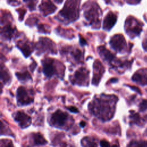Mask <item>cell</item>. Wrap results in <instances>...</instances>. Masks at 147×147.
Masks as SVG:
<instances>
[{"instance_id":"obj_10","label":"cell","mask_w":147,"mask_h":147,"mask_svg":"<svg viewBox=\"0 0 147 147\" xmlns=\"http://www.w3.org/2000/svg\"><path fill=\"white\" fill-rule=\"evenodd\" d=\"M97 9L95 6H92V8L90 9V10H87L86 12H85V16L89 20L92 19H95V16H98V11Z\"/></svg>"},{"instance_id":"obj_4","label":"cell","mask_w":147,"mask_h":147,"mask_svg":"<svg viewBox=\"0 0 147 147\" xmlns=\"http://www.w3.org/2000/svg\"><path fill=\"white\" fill-rule=\"evenodd\" d=\"M133 81L136 82L142 85L147 84V69H142L139 70L134 74L132 77Z\"/></svg>"},{"instance_id":"obj_24","label":"cell","mask_w":147,"mask_h":147,"mask_svg":"<svg viewBox=\"0 0 147 147\" xmlns=\"http://www.w3.org/2000/svg\"><path fill=\"white\" fill-rule=\"evenodd\" d=\"M80 126L82 127H84L86 125V122H84V121H81L80 123Z\"/></svg>"},{"instance_id":"obj_1","label":"cell","mask_w":147,"mask_h":147,"mask_svg":"<svg viewBox=\"0 0 147 147\" xmlns=\"http://www.w3.org/2000/svg\"><path fill=\"white\" fill-rule=\"evenodd\" d=\"M68 119V114L61 110H57L51 117L52 122L57 126H62Z\"/></svg>"},{"instance_id":"obj_13","label":"cell","mask_w":147,"mask_h":147,"mask_svg":"<svg viewBox=\"0 0 147 147\" xmlns=\"http://www.w3.org/2000/svg\"><path fill=\"white\" fill-rule=\"evenodd\" d=\"M100 52L102 53V54L103 55V56H104V57L106 60L111 61V60H113L114 56L109 51L105 49L104 48H102V47L100 48Z\"/></svg>"},{"instance_id":"obj_26","label":"cell","mask_w":147,"mask_h":147,"mask_svg":"<svg viewBox=\"0 0 147 147\" xmlns=\"http://www.w3.org/2000/svg\"><path fill=\"white\" fill-rule=\"evenodd\" d=\"M117 79H116V78H113V79H110V82H117Z\"/></svg>"},{"instance_id":"obj_3","label":"cell","mask_w":147,"mask_h":147,"mask_svg":"<svg viewBox=\"0 0 147 147\" xmlns=\"http://www.w3.org/2000/svg\"><path fill=\"white\" fill-rule=\"evenodd\" d=\"M17 96L18 102L21 105H27L33 101V99L28 96L26 91L22 87H20L18 88Z\"/></svg>"},{"instance_id":"obj_2","label":"cell","mask_w":147,"mask_h":147,"mask_svg":"<svg viewBox=\"0 0 147 147\" xmlns=\"http://www.w3.org/2000/svg\"><path fill=\"white\" fill-rule=\"evenodd\" d=\"M110 44L113 49L120 52L123 50L126 46L125 39L121 35H116L114 36L111 38Z\"/></svg>"},{"instance_id":"obj_17","label":"cell","mask_w":147,"mask_h":147,"mask_svg":"<svg viewBox=\"0 0 147 147\" xmlns=\"http://www.w3.org/2000/svg\"><path fill=\"white\" fill-rule=\"evenodd\" d=\"M75 77L77 80L82 81V80H84L85 79V74L83 70L82 71H77L75 75Z\"/></svg>"},{"instance_id":"obj_8","label":"cell","mask_w":147,"mask_h":147,"mask_svg":"<svg viewBox=\"0 0 147 147\" xmlns=\"http://www.w3.org/2000/svg\"><path fill=\"white\" fill-rule=\"evenodd\" d=\"M116 21L117 16L112 12H110L107 14V15L106 16L105 18L103 24L104 29L110 30L114 26Z\"/></svg>"},{"instance_id":"obj_28","label":"cell","mask_w":147,"mask_h":147,"mask_svg":"<svg viewBox=\"0 0 147 147\" xmlns=\"http://www.w3.org/2000/svg\"><path fill=\"white\" fill-rule=\"evenodd\" d=\"M146 133H147V130H146Z\"/></svg>"},{"instance_id":"obj_12","label":"cell","mask_w":147,"mask_h":147,"mask_svg":"<svg viewBox=\"0 0 147 147\" xmlns=\"http://www.w3.org/2000/svg\"><path fill=\"white\" fill-rule=\"evenodd\" d=\"M127 147H147V141H133L130 142Z\"/></svg>"},{"instance_id":"obj_21","label":"cell","mask_w":147,"mask_h":147,"mask_svg":"<svg viewBox=\"0 0 147 147\" xmlns=\"http://www.w3.org/2000/svg\"><path fill=\"white\" fill-rule=\"evenodd\" d=\"M68 109L71 111V112H72V113H78V109L76 107H74V106H70L69 107H68Z\"/></svg>"},{"instance_id":"obj_22","label":"cell","mask_w":147,"mask_h":147,"mask_svg":"<svg viewBox=\"0 0 147 147\" xmlns=\"http://www.w3.org/2000/svg\"><path fill=\"white\" fill-rule=\"evenodd\" d=\"M130 87V88H131L132 90H134V91H136V92H138V93H141V91H140V90L137 88V87H133V86H129Z\"/></svg>"},{"instance_id":"obj_20","label":"cell","mask_w":147,"mask_h":147,"mask_svg":"<svg viewBox=\"0 0 147 147\" xmlns=\"http://www.w3.org/2000/svg\"><path fill=\"white\" fill-rule=\"evenodd\" d=\"M100 147H110V144L109 143V142H107L106 140H102L100 142Z\"/></svg>"},{"instance_id":"obj_14","label":"cell","mask_w":147,"mask_h":147,"mask_svg":"<svg viewBox=\"0 0 147 147\" xmlns=\"http://www.w3.org/2000/svg\"><path fill=\"white\" fill-rule=\"evenodd\" d=\"M130 118L131 119V122L136 123L138 125H141V123H144V121L142 120L141 118V117L137 113H131V114L130 115Z\"/></svg>"},{"instance_id":"obj_23","label":"cell","mask_w":147,"mask_h":147,"mask_svg":"<svg viewBox=\"0 0 147 147\" xmlns=\"http://www.w3.org/2000/svg\"><path fill=\"white\" fill-rule=\"evenodd\" d=\"M80 44L82 45H85V44H86L87 43H86V41L84 40V38H82V37H80Z\"/></svg>"},{"instance_id":"obj_9","label":"cell","mask_w":147,"mask_h":147,"mask_svg":"<svg viewBox=\"0 0 147 147\" xmlns=\"http://www.w3.org/2000/svg\"><path fill=\"white\" fill-rule=\"evenodd\" d=\"M43 71L45 75L48 77L52 76L56 72L53 62L51 60H46L43 62Z\"/></svg>"},{"instance_id":"obj_18","label":"cell","mask_w":147,"mask_h":147,"mask_svg":"<svg viewBox=\"0 0 147 147\" xmlns=\"http://www.w3.org/2000/svg\"><path fill=\"white\" fill-rule=\"evenodd\" d=\"M147 110V99L143 100L140 105V110L141 111H144Z\"/></svg>"},{"instance_id":"obj_27","label":"cell","mask_w":147,"mask_h":147,"mask_svg":"<svg viewBox=\"0 0 147 147\" xmlns=\"http://www.w3.org/2000/svg\"><path fill=\"white\" fill-rule=\"evenodd\" d=\"M55 1H56L57 3H61L63 1V0H55Z\"/></svg>"},{"instance_id":"obj_7","label":"cell","mask_w":147,"mask_h":147,"mask_svg":"<svg viewBox=\"0 0 147 147\" xmlns=\"http://www.w3.org/2000/svg\"><path fill=\"white\" fill-rule=\"evenodd\" d=\"M40 10L45 13V14H48V13H52L55 11L56 7L49 0H42L41 5L40 6Z\"/></svg>"},{"instance_id":"obj_16","label":"cell","mask_w":147,"mask_h":147,"mask_svg":"<svg viewBox=\"0 0 147 147\" xmlns=\"http://www.w3.org/2000/svg\"><path fill=\"white\" fill-rule=\"evenodd\" d=\"M16 75L18 79L21 81H25L30 79V75L27 72H25L24 73H17Z\"/></svg>"},{"instance_id":"obj_19","label":"cell","mask_w":147,"mask_h":147,"mask_svg":"<svg viewBox=\"0 0 147 147\" xmlns=\"http://www.w3.org/2000/svg\"><path fill=\"white\" fill-rule=\"evenodd\" d=\"M27 4L28 5V7L32 9H34L35 7V2H36V0H24Z\"/></svg>"},{"instance_id":"obj_15","label":"cell","mask_w":147,"mask_h":147,"mask_svg":"<svg viewBox=\"0 0 147 147\" xmlns=\"http://www.w3.org/2000/svg\"><path fill=\"white\" fill-rule=\"evenodd\" d=\"M82 142L86 147H97V144L95 142L89 138L86 137L84 138Z\"/></svg>"},{"instance_id":"obj_11","label":"cell","mask_w":147,"mask_h":147,"mask_svg":"<svg viewBox=\"0 0 147 147\" xmlns=\"http://www.w3.org/2000/svg\"><path fill=\"white\" fill-rule=\"evenodd\" d=\"M33 140L36 145H44L47 142L42 136L39 133L35 134L33 136Z\"/></svg>"},{"instance_id":"obj_5","label":"cell","mask_w":147,"mask_h":147,"mask_svg":"<svg viewBox=\"0 0 147 147\" xmlns=\"http://www.w3.org/2000/svg\"><path fill=\"white\" fill-rule=\"evenodd\" d=\"M15 120L19 123L20 126L22 128H24L29 126L30 123V118L24 113L18 111L15 116Z\"/></svg>"},{"instance_id":"obj_25","label":"cell","mask_w":147,"mask_h":147,"mask_svg":"<svg viewBox=\"0 0 147 147\" xmlns=\"http://www.w3.org/2000/svg\"><path fill=\"white\" fill-rule=\"evenodd\" d=\"M144 49H145L147 51V40H146L145 41H144Z\"/></svg>"},{"instance_id":"obj_6","label":"cell","mask_w":147,"mask_h":147,"mask_svg":"<svg viewBox=\"0 0 147 147\" xmlns=\"http://www.w3.org/2000/svg\"><path fill=\"white\" fill-rule=\"evenodd\" d=\"M127 24V32L136 35L139 34L141 30V26L140 23L137 22V21L134 19H128Z\"/></svg>"}]
</instances>
